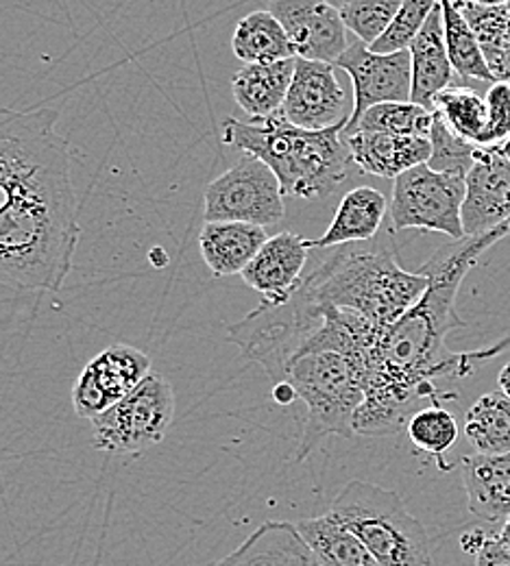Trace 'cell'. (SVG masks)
<instances>
[{"mask_svg": "<svg viewBox=\"0 0 510 566\" xmlns=\"http://www.w3.org/2000/svg\"><path fill=\"white\" fill-rule=\"evenodd\" d=\"M496 536H498V541L510 552V516L509 518H504V523H502V527H500V532H498Z\"/></svg>", "mask_w": 510, "mask_h": 566, "instance_id": "cell-37", "label": "cell"}, {"mask_svg": "<svg viewBox=\"0 0 510 566\" xmlns=\"http://www.w3.org/2000/svg\"><path fill=\"white\" fill-rule=\"evenodd\" d=\"M175 419V390L150 373L125 399L90 419L92 440L98 451L140 455L164 440Z\"/></svg>", "mask_w": 510, "mask_h": 566, "instance_id": "cell-7", "label": "cell"}, {"mask_svg": "<svg viewBox=\"0 0 510 566\" xmlns=\"http://www.w3.org/2000/svg\"><path fill=\"white\" fill-rule=\"evenodd\" d=\"M489 109V127L482 146L493 148L510 138V83L493 81L485 96Z\"/></svg>", "mask_w": 510, "mask_h": 566, "instance_id": "cell-33", "label": "cell"}, {"mask_svg": "<svg viewBox=\"0 0 510 566\" xmlns=\"http://www.w3.org/2000/svg\"><path fill=\"white\" fill-rule=\"evenodd\" d=\"M462 227L467 235L491 231L510 218V161L493 148L478 146L467 172Z\"/></svg>", "mask_w": 510, "mask_h": 566, "instance_id": "cell-15", "label": "cell"}, {"mask_svg": "<svg viewBox=\"0 0 510 566\" xmlns=\"http://www.w3.org/2000/svg\"><path fill=\"white\" fill-rule=\"evenodd\" d=\"M435 112L458 138L482 146L489 127V109L478 92L465 85H451L435 98Z\"/></svg>", "mask_w": 510, "mask_h": 566, "instance_id": "cell-27", "label": "cell"}, {"mask_svg": "<svg viewBox=\"0 0 510 566\" xmlns=\"http://www.w3.org/2000/svg\"><path fill=\"white\" fill-rule=\"evenodd\" d=\"M476 4H482V7H504L509 4V0H471Z\"/></svg>", "mask_w": 510, "mask_h": 566, "instance_id": "cell-38", "label": "cell"}, {"mask_svg": "<svg viewBox=\"0 0 510 566\" xmlns=\"http://www.w3.org/2000/svg\"><path fill=\"white\" fill-rule=\"evenodd\" d=\"M382 329L363 316L316 305L299 290L287 303L260 305L227 327V340L264 368L273 386H291L305 406L294 453L303 462L327 436L352 438L365 399L366 355Z\"/></svg>", "mask_w": 510, "mask_h": 566, "instance_id": "cell-1", "label": "cell"}, {"mask_svg": "<svg viewBox=\"0 0 510 566\" xmlns=\"http://www.w3.org/2000/svg\"><path fill=\"white\" fill-rule=\"evenodd\" d=\"M435 112L426 109L424 105H417L413 101H393V103H379L366 109L356 123V127L350 132H382L393 136H415V138H430L433 125H435ZM345 134V136H350Z\"/></svg>", "mask_w": 510, "mask_h": 566, "instance_id": "cell-28", "label": "cell"}, {"mask_svg": "<svg viewBox=\"0 0 510 566\" xmlns=\"http://www.w3.org/2000/svg\"><path fill=\"white\" fill-rule=\"evenodd\" d=\"M430 142H433V155H430L428 164L435 170L467 177V172L471 170V166L476 161V150H478L476 144L462 140L454 132H449V127L443 123V118L438 114L435 116Z\"/></svg>", "mask_w": 510, "mask_h": 566, "instance_id": "cell-32", "label": "cell"}, {"mask_svg": "<svg viewBox=\"0 0 510 566\" xmlns=\"http://www.w3.org/2000/svg\"><path fill=\"white\" fill-rule=\"evenodd\" d=\"M473 556L476 566H510V552L498 541V536L487 534L485 543Z\"/></svg>", "mask_w": 510, "mask_h": 566, "instance_id": "cell-34", "label": "cell"}, {"mask_svg": "<svg viewBox=\"0 0 510 566\" xmlns=\"http://www.w3.org/2000/svg\"><path fill=\"white\" fill-rule=\"evenodd\" d=\"M510 235V218L480 235L454 240L419 269L430 285L393 325L384 327L366 355L365 399L356 412L358 436H393L426 403H438L437 379L465 377L476 361L510 347V336L476 354H454L447 336L465 323L456 314V296L465 275L500 240Z\"/></svg>", "mask_w": 510, "mask_h": 566, "instance_id": "cell-2", "label": "cell"}, {"mask_svg": "<svg viewBox=\"0 0 510 566\" xmlns=\"http://www.w3.org/2000/svg\"><path fill=\"white\" fill-rule=\"evenodd\" d=\"M465 438L476 453H510V399L502 392L482 395L465 417Z\"/></svg>", "mask_w": 510, "mask_h": 566, "instance_id": "cell-26", "label": "cell"}, {"mask_svg": "<svg viewBox=\"0 0 510 566\" xmlns=\"http://www.w3.org/2000/svg\"><path fill=\"white\" fill-rule=\"evenodd\" d=\"M498 384H500V390L507 395L510 399V361L500 370V377H498Z\"/></svg>", "mask_w": 510, "mask_h": 566, "instance_id": "cell-36", "label": "cell"}, {"mask_svg": "<svg viewBox=\"0 0 510 566\" xmlns=\"http://www.w3.org/2000/svg\"><path fill=\"white\" fill-rule=\"evenodd\" d=\"M51 107H0V283L58 292L81 238L69 142Z\"/></svg>", "mask_w": 510, "mask_h": 566, "instance_id": "cell-3", "label": "cell"}, {"mask_svg": "<svg viewBox=\"0 0 510 566\" xmlns=\"http://www.w3.org/2000/svg\"><path fill=\"white\" fill-rule=\"evenodd\" d=\"M469 512L485 523H504L510 516V453H471L460 460Z\"/></svg>", "mask_w": 510, "mask_h": 566, "instance_id": "cell-18", "label": "cell"}, {"mask_svg": "<svg viewBox=\"0 0 510 566\" xmlns=\"http://www.w3.org/2000/svg\"><path fill=\"white\" fill-rule=\"evenodd\" d=\"M330 514L365 543L379 566H433L430 534L395 491L352 480L334 496Z\"/></svg>", "mask_w": 510, "mask_h": 566, "instance_id": "cell-6", "label": "cell"}, {"mask_svg": "<svg viewBox=\"0 0 510 566\" xmlns=\"http://www.w3.org/2000/svg\"><path fill=\"white\" fill-rule=\"evenodd\" d=\"M294 60L296 57L275 64H244L242 71L233 74V101L249 118H267L282 112L294 74Z\"/></svg>", "mask_w": 510, "mask_h": 566, "instance_id": "cell-22", "label": "cell"}, {"mask_svg": "<svg viewBox=\"0 0 510 566\" xmlns=\"http://www.w3.org/2000/svg\"><path fill=\"white\" fill-rule=\"evenodd\" d=\"M150 357L129 345H112L85 364L73 386L76 417L94 419L134 388H138L150 370Z\"/></svg>", "mask_w": 510, "mask_h": 566, "instance_id": "cell-11", "label": "cell"}, {"mask_svg": "<svg viewBox=\"0 0 510 566\" xmlns=\"http://www.w3.org/2000/svg\"><path fill=\"white\" fill-rule=\"evenodd\" d=\"M343 129L345 125L301 129L282 112L249 123L229 116L222 123V142L262 159L280 179L284 197L312 201L330 197L354 164Z\"/></svg>", "mask_w": 510, "mask_h": 566, "instance_id": "cell-5", "label": "cell"}, {"mask_svg": "<svg viewBox=\"0 0 510 566\" xmlns=\"http://www.w3.org/2000/svg\"><path fill=\"white\" fill-rule=\"evenodd\" d=\"M269 11L287 29L296 57L336 64L350 46L341 9L330 0H271Z\"/></svg>", "mask_w": 510, "mask_h": 566, "instance_id": "cell-13", "label": "cell"}, {"mask_svg": "<svg viewBox=\"0 0 510 566\" xmlns=\"http://www.w3.org/2000/svg\"><path fill=\"white\" fill-rule=\"evenodd\" d=\"M437 4L438 0H404L388 29L371 44V51L384 55L408 51Z\"/></svg>", "mask_w": 510, "mask_h": 566, "instance_id": "cell-30", "label": "cell"}, {"mask_svg": "<svg viewBox=\"0 0 510 566\" xmlns=\"http://www.w3.org/2000/svg\"><path fill=\"white\" fill-rule=\"evenodd\" d=\"M410 69H413V94L410 101L435 112V98L443 90L451 87L456 71L447 55L443 38L440 4L435 7L428 22L410 44Z\"/></svg>", "mask_w": 510, "mask_h": 566, "instance_id": "cell-19", "label": "cell"}, {"mask_svg": "<svg viewBox=\"0 0 510 566\" xmlns=\"http://www.w3.org/2000/svg\"><path fill=\"white\" fill-rule=\"evenodd\" d=\"M294 525L323 566H379L365 543L330 512Z\"/></svg>", "mask_w": 510, "mask_h": 566, "instance_id": "cell-24", "label": "cell"}, {"mask_svg": "<svg viewBox=\"0 0 510 566\" xmlns=\"http://www.w3.org/2000/svg\"><path fill=\"white\" fill-rule=\"evenodd\" d=\"M339 71L350 74L354 83V109L343 136L350 134L366 109L379 103L410 101L413 94V69L410 51L397 53H373L371 46L356 40L334 64Z\"/></svg>", "mask_w": 510, "mask_h": 566, "instance_id": "cell-10", "label": "cell"}, {"mask_svg": "<svg viewBox=\"0 0 510 566\" xmlns=\"http://www.w3.org/2000/svg\"><path fill=\"white\" fill-rule=\"evenodd\" d=\"M354 164L373 177L397 179L402 172L426 164L433 155L430 138L393 136L382 132H354L343 136Z\"/></svg>", "mask_w": 510, "mask_h": 566, "instance_id": "cell-16", "label": "cell"}, {"mask_svg": "<svg viewBox=\"0 0 510 566\" xmlns=\"http://www.w3.org/2000/svg\"><path fill=\"white\" fill-rule=\"evenodd\" d=\"M406 431L419 451L437 458L440 469H449L443 464V455L458 442V423L451 412L443 410L438 403L426 406L410 417Z\"/></svg>", "mask_w": 510, "mask_h": 566, "instance_id": "cell-29", "label": "cell"}, {"mask_svg": "<svg viewBox=\"0 0 510 566\" xmlns=\"http://www.w3.org/2000/svg\"><path fill=\"white\" fill-rule=\"evenodd\" d=\"M231 51L242 64H275L296 57L282 22L267 9H258L238 20L231 35Z\"/></svg>", "mask_w": 510, "mask_h": 566, "instance_id": "cell-23", "label": "cell"}, {"mask_svg": "<svg viewBox=\"0 0 510 566\" xmlns=\"http://www.w3.org/2000/svg\"><path fill=\"white\" fill-rule=\"evenodd\" d=\"M210 566H323L312 554L296 525L267 521L229 556Z\"/></svg>", "mask_w": 510, "mask_h": 566, "instance_id": "cell-17", "label": "cell"}, {"mask_svg": "<svg viewBox=\"0 0 510 566\" xmlns=\"http://www.w3.org/2000/svg\"><path fill=\"white\" fill-rule=\"evenodd\" d=\"M287 216L282 184L258 157L242 153V159L225 170L204 192L206 222H247L271 227Z\"/></svg>", "mask_w": 510, "mask_h": 566, "instance_id": "cell-9", "label": "cell"}, {"mask_svg": "<svg viewBox=\"0 0 510 566\" xmlns=\"http://www.w3.org/2000/svg\"><path fill=\"white\" fill-rule=\"evenodd\" d=\"M267 240V227L247 222H206L199 233V251L210 273L222 280L242 275Z\"/></svg>", "mask_w": 510, "mask_h": 566, "instance_id": "cell-20", "label": "cell"}, {"mask_svg": "<svg viewBox=\"0 0 510 566\" xmlns=\"http://www.w3.org/2000/svg\"><path fill=\"white\" fill-rule=\"evenodd\" d=\"M493 150H498L502 157H507L510 161V138L507 142H502V144H498V146H493Z\"/></svg>", "mask_w": 510, "mask_h": 566, "instance_id": "cell-39", "label": "cell"}, {"mask_svg": "<svg viewBox=\"0 0 510 566\" xmlns=\"http://www.w3.org/2000/svg\"><path fill=\"white\" fill-rule=\"evenodd\" d=\"M310 249V240L299 233H278L262 244L240 277L260 294L264 305L287 303L305 280Z\"/></svg>", "mask_w": 510, "mask_h": 566, "instance_id": "cell-14", "label": "cell"}, {"mask_svg": "<svg viewBox=\"0 0 510 566\" xmlns=\"http://www.w3.org/2000/svg\"><path fill=\"white\" fill-rule=\"evenodd\" d=\"M334 7H339V9H343L347 2H352V0H330Z\"/></svg>", "mask_w": 510, "mask_h": 566, "instance_id": "cell-40", "label": "cell"}, {"mask_svg": "<svg viewBox=\"0 0 510 566\" xmlns=\"http://www.w3.org/2000/svg\"><path fill=\"white\" fill-rule=\"evenodd\" d=\"M438 4L443 15V38L454 71L462 81H485L491 85L496 76L482 55L469 20L458 9L456 0H438Z\"/></svg>", "mask_w": 510, "mask_h": 566, "instance_id": "cell-25", "label": "cell"}, {"mask_svg": "<svg viewBox=\"0 0 510 566\" xmlns=\"http://www.w3.org/2000/svg\"><path fill=\"white\" fill-rule=\"evenodd\" d=\"M428 285V275L402 269L393 247L373 238L336 247L330 260L305 275L299 292L316 305L354 312L384 329L402 318Z\"/></svg>", "mask_w": 510, "mask_h": 566, "instance_id": "cell-4", "label": "cell"}, {"mask_svg": "<svg viewBox=\"0 0 510 566\" xmlns=\"http://www.w3.org/2000/svg\"><path fill=\"white\" fill-rule=\"evenodd\" d=\"M352 109L354 105H350L347 90L339 81L334 64L294 60L291 87L282 107L292 125L310 132L347 125Z\"/></svg>", "mask_w": 510, "mask_h": 566, "instance_id": "cell-12", "label": "cell"}, {"mask_svg": "<svg viewBox=\"0 0 510 566\" xmlns=\"http://www.w3.org/2000/svg\"><path fill=\"white\" fill-rule=\"evenodd\" d=\"M386 197L371 188L361 186L350 190L334 213V220L319 240H310L312 249H336L352 242L373 240L386 218Z\"/></svg>", "mask_w": 510, "mask_h": 566, "instance_id": "cell-21", "label": "cell"}, {"mask_svg": "<svg viewBox=\"0 0 510 566\" xmlns=\"http://www.w3.org/2000/svg\"><path fill=\"white\" fill-rule=\"evenodd\" d=\"M402 2L404 0H352L341 9V15L347 31L371 46L388 29Z\"/></svg>", "mask_w": 510, "mask_h": 566, "instance_id": "cell-31", "label": "cell"}, {"mask_svg": "<svg viewBox=\"0 0 510 566\" xmlns=\"http://www.w3.org/2000/svg\"><path fill=\"white\" fill-rule=\"evenodd\" d=\"M467 177L435 170L428 161L395 179L388 206L393 229L437 231L451 240L467 238L462 227V203Z\"/></svg>", "mask_w": 510, "mask_h": 566, "instance_id": "cell-8", "label": "cell"}, {"mask_svg": "<svg viewBox=\"0 0 510 566\" xmlns=\"http://www.w3.org/2000/svg\"><path fill=\"white\" fill-rule=\"evenodd\" d=\"M507 9H509V24H507V38H504V55H502L500 71L496 74V81H509L510 83V0Z\"/></svg>", "mask_w": 510, "mask_h": 566, "instance_id": "cell-35", "label": "cell"}]
</instances>
